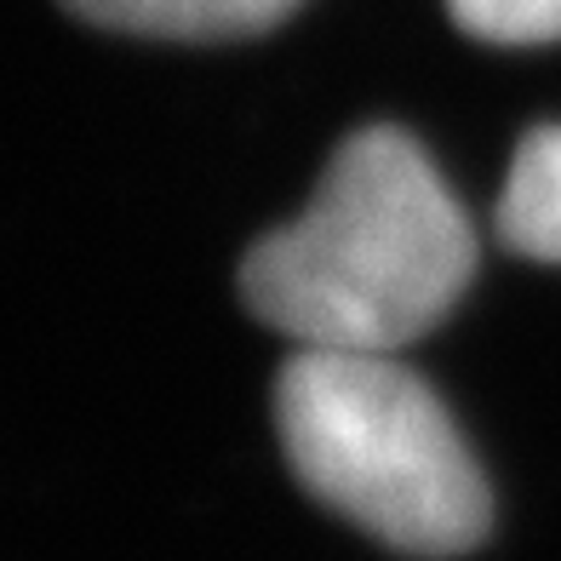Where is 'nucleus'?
Instances as JSON below:
<instances>
[{
	"instance_id": "nucleus-1",
	"label": "nucleus",
	"mask_w": 561,
	"mask_h": 561,
	"mask_svg": "<svg viewBox=\"0 0 561 561\" xmlns=\"http://www.w3.org/2000/svg\"><path fill=\"white\" fill-rule=\"evenodd\" d=\"M476 275V229L401 126L339 144L316 201L247 252L241 298L298 350L396 355Z\"/></svg>"
},
{
	"instance_id": "nucleus-2",
	"label": "nucleus",
	"mask_w": 561,
	"mask_h": 561,
	"mask_svg": "<svg viewBox=\"0 0 561 561\" xmlns=\"http://www.w3.org/2000/svg\"><path fill=\"white\" fill-rule=\"evenodd\" d=\"M293 476L401 556H465L488 539L493 493L453 413L396 355L298 350L275 378Z\"/></svg>"
},
{
	"instance_id": "nucleus-3",
	"label": "nucleus",
	"mask_w": 561,
	"mask_h": 561,
	"mask_svg": "<svg viewBox=\"0 0 561 561\" xmlns=\"http://www.w3.org/2000/svg\"><path fill=\"white\" fill-rule=\"evenodd\" d=\"M75 18L121 35H161V41H236L264 35L293 18L304 0H64Z\"/></svg>"
},
{
	"instance_id": "nucleus-4",
	"label": "nucleus",
	"mask_w": 561,
	"mask_h": 561,
	"mask_svg": "<svg viewBox=\"0 0 561 561\" xmlns=\"http://www.w3.org/2000/svg\"><path fill=\"white\" fill-rule=\"evenodd\" d=\"M499 236L522 259L561 264V126H533L499 195Z\"/></svg>"
},
{
	"instance_id": "nucleus-5",
	"label": "nucleus",
	"mask_w": 561,
	"mask_h": 561,
	"mask_svg": "<svg viewBox=\"0 0 561 561\" xmlns=\"http://www.w3.org/2000/svg\"><path fill=\"white\" fill-rule=\"evenodd\" d=\"M453 23L493 46H545L561 41V0H447Z\"/></svg>"
}]
</instances>
